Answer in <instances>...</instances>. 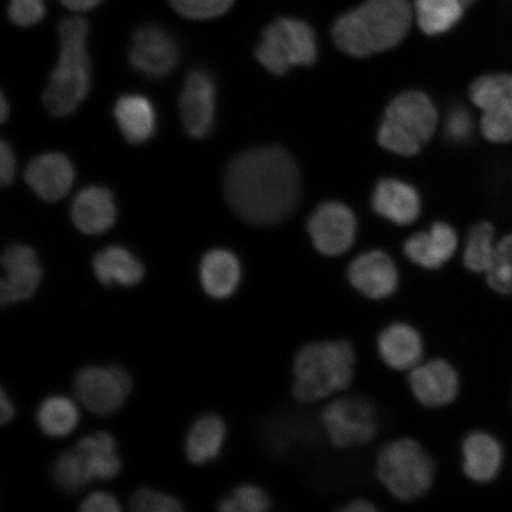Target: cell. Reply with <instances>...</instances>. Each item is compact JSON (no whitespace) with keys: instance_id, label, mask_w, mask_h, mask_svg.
<instances>
[{"instance_id":"41","label":"cell","mask_w":512,"mask_h":512,"mask_svg":"<svg viewBox=\"0 0 512 512\" xmlns=\"http://www.w3.org/2000/svg\"><path fill=\"white\" fill-rule=\"evenodd\" d=\"M15 414L14 402L6 393L5 388H2V394H0V420H2V425H8L15 418Z\"/></svg>"},{"instance_id":"16","label":"cell","mask_w":512,"mask_h":512,"mask_svg":"<svg viewBox=\"0 0 512 512\" xmlns=\"http://www.w3.org/2000/svg\"><path fill=\"white\" fill-rule=\"evenodd\" d=\"M5 271L0 281V303L3 306L24 302L35 296L42 280V267L34 248L11 245L2 258Z\"/></svg>"},{"instance_id":"19","label":"cell","mask_w":512,"mask_h":512,"mask_svg":"<svg viewBox=\"0 0 512 512\" xmlns=\"http://www.w3.org/2000/svg\"><path fill=\"white\" fill-rule=\"evenodd\" d=\"M457 247L458 236L454 229L445 222H437L428 232L409 236L403 245V252L412 264L435 271L452 259Z\"/></svg>"},{"instance_id":"40","label":"cell","mask_w":512,"mask_h":512,"mask_svg":"<svg viewBox=\"0 0 512 512\" xmlns=\"http://www.w3.org/2000/svg\"><path fill=\"white\" fill-rule=\"evenodd\" d=\"M59 2L73 14L83 15L98 8L104 0H59Z\"/></svg>"},{"instance_id":"10","label":"cell","mask_w":512,"mask_h":512,"mask_svg":"<svg viewBox=\"0 0 512 512\" xmlns=\"http://www.w3.org/2000/svg\"><path fill=\"white\" fill-rule=\"evenodd\" d=\"M132 381L123 368L86 367L75 376L76 398L89 412L111 415L124 406L130 395Z\"/></svg>"},{"instance_id":"39","label":"cell","mask_w":512,"mask_h":512,"mask_svg":"<svg viewBox=\"0 0 512 512\" xmlns=\"http://www.w3.org/2000/svg\"><path fill=\"white\" fill-rule=\"evenodd\" d=\"M16 175V157L10 144L2 142L0 145V181L4 187L14 181Z\"/></svg>"},{"instance_id":"21","label":"cell","mask_w":512,"mask_h":512,"mask_svg":"<svg viewBox=\"0 0 512 512\" xmlns=\"http://www.w3.org/2000/svg\"><path fill=\"white\" fill-rule=\"evenodd\" d=\"M72 220L83 234L100 235L110 230L117 221L118 210L113 194L104 187H88L75 196Z\"/></svg>"},{"instance_id":"27","label":"cell","mask_w":512,"mask_h":512,"mask_svg":"<svg viewBox=\"0 0 512 512\" xmlns=\"http://www.w3.org/2000/svg\"><path fill=\"white\" fill-rule=\"evenodd\" d=\"M74 450L78 452L92 480L113 479L119 475L123 466L117 441L107 432L86 435L78 441Z\"/></svg>"},{"instance_id":"23","label":"cell","mask_w":512,"mask_h":512,"mask_svg":"<svg viewBox=\"0 0 512 512\" xmlns=\"http://www.w3.org/2000/svg\"><path fill=\"white\" fill-rule=\"evenodd\" d=\"M371 204L377 214L399 226L415 222L421 210L418 191L412 185L392 178L377 183Z\"/></svg>"},{"instance_id":"18","label":"cell","mask_w":512,"mask_h":512,"mask_svg":"<svg viewBox=\"0 0 512 512\" xmlns=\"http://www.w3.org/2000/svg\"><path fill=\"white\" fill-rule=\"evenodd\" d=\"M25 182L46 202L62 200L75 181V169L70 159L60 152L43 153L32 159L25 169Z\"/></svg>"},{"instance_id":"5","label":"cell","mask_w":512,"mask_h":512,"mask_svg":"<svg viewBox=\"0 0 512 512\" xmlns=\"http://www.w3.org/2000/svg\"><path fill=\"white\" fill-rule=\"evenodd\" d=\"M435 462L426 448L412 438H400L384 446L376 458V476L383 488L401 502L426 496L435 479Z\"/></svg>"},{"instance_id":"13","label":"cell","mask_w":512,"mask_h":512,"mask_svg":"<svg viewBox=\"0 0 512 512\" xmlns=\"http://www.w3.org/2000/svg\"><path fill=\"white\" fill-rule=\"evenodd\" d=\"M307 230L317 251L336 258L354 246L357 222L354 213L338 202H325L319 206L307 222Z\"/></svg>"},{"instance_id":"22","label":"cell","mask_w":512,"mask_h":512,"mask_svg":"<svg viewBox=\"0 0 512 512\" xmlns=\"http://www.w3.org/2000/svg\"><path fill=\"white\" fill-rule=\"evenodd\" d=\"M241 262L232 251L211 249L203 255L200 264V281L204 293L216 300L234 296L241 284Z\"/></svg>"},{"instance_id":"6","label":"cell","mask_w":512,"mask_h":512,"mask_svg":"<svg viewBox=\"0 0 512 512\" xmlns=\"http://www.w3.org/2000/svg\"><path fill=\"white\" fill-rule=\"evenodd\" d=\"M438 112L430 96L409 91L396 96L387 107L379 130V144L403 157L418 153L433 137Z\"/></svg>"},{"instance_id":"30","label":"cell","mask_w":512,"mask_h":512,"mask_svg":"<svg viewBox=\"0 0 512 512\" xmlns=\"http://www.w3.org/2000/svg\"><path fill=\"white\" fill-rule=\"evenodd\" d=\"M495 228L489 222H480L471 229L464 252V266L473 273H486L494 259Z\"/></svg>"},{"instance_id":"17","label":"cell","mask_w":512,"mask_h":512,"mask_svg":"<svg viewBox=\"0 0 512 512\" xmlns=\"http://www.w3.org/2000/svg\"><path fill=\"white\" fill-rule=\"evenodd\" d=\"M380 360L394 371H411L422 362L425 341L421 332L407 322L390 323L376 339Z\"/></svg>"},{"instance_id":"28","label":"cell","mask_w":512,"mask_h":512,"mask_svg":"<svg viewBox=\"0 0 512 512\" xmlns=\"http://www.w3.org/2000/svg\"><path fill=\"white\" fill-rule=\"evenodd\" d=\"M80 409L66 395H51L41 402L36 421L40 430L50 438H64L72 434L80 422Z\"/></svg>"},{"instance_id":"38","label":"cell","mask_w":512,"mask_h":512,"mask_svg":"<svg viewBox=\"0 0 512 512\" xmlns=\"http://www.w3.org/2000/svg\"><path fill=\"white\" fill-rule=\"evenodd\" d=\"M85 512H119L121 510L117 497L110 492L96 491L83 499L80 507Z\"/></svg>"},{"instance_id":"8","label":"cell","mask_w":512,"mask_h":512,"mask_svg":"<svg viewBox=\"0 0 512 512\" xmlns=\"http://www.w3.org/2000/svg\"><path fill=\"white\" fill-rule=\"evenodd\" d=\"M323 430L330 443L350 448L370 443L380 428L376 408L361 396H344L325 407L320 415Z\"/></svg>"},{"instance_id":"7","label":"cell","mask_w":512,"mask_h":512,"mask_svg":"<svg viewBox=\"0 0 512 512\" xmlns=\"http://www.w3.org/2000/svg\"><path fill=\"white\" fill-rule=\"evenodd\" d=\"M255 56L262 67L278 76L293 67L312 66L318 57L316 32L302 19H275L262 32Z\"/></svg>"},{"instance_id":"34","label":"cell","mask_w":512,"mask_h":512,"mask_svg":"<svg viewBox=\"0 0 512 512\" xmlns=\"http://www.w3.org/2000/svg\"><path fill=\"white\" fill-rule=\"evenodd\" d=\"M179 16L189 21H211L226 15L236 0H168Z\"/></svg>"},{"instance_id":"12","label":"cell","mask_w":512,"mask_h":512,"mask_svg":"<svg viewBox=\"0 0 512 512\" xmlns=\"http://www.w3.org/2000/svg\"><path fill=\"white\" fill-rule=\"evenodd\" d=\"M216 102L217 86L214 76L206 69L191 70L179 96L184 131L191 138H206L213 132Z\"/></svg>"},{"instance_id":"31","label":"cell","mask_w":512,"mask_h":512,"mask_svg":"<svg viewBox=\"0 0 512 512\" xmlns=\"http://www.w3.org/2000/svg\"><path fill=\"white\" fill-rule=\"evenodd\" d=\"M54 482L68 492L79 491L92 482L78 452L73 448L60 454L53 465Z\"/></svg>"},{"instance_id":"29","label":"cell","mask_w":512,"mask_h":512,"mask_svg":"<svg viewBox=\"0 0 512 512\" xmlns=\"http://www.w3.org/2000/svg\"><path fill=\"white\" fill-rule=\"evenodd\" d=\"M414 18L426 35L445 34L464 14L462 0H415Z\"/></svg>"},{"instance_id":"26","label":"cell","mask_w":512,"mask_h":512,"mask_svg":"<svg viewBox=\"0 0 512 512\" xmlns=\"http://www.w3.org/2000/svg\"><path fill=\"white\" fill-rule=\"evenodd\" d=\"M227 440L226 422L217 414L200 416L185 439V456L191 464L202 466L221 456Z\"/></svg>"},{"instance_id":"33","label":"cell","mask_w":512,"mask_h":512,"mask_svg":"<svg viewBox=\"0 0 512 512\" xmlns=\"http://www.w3.org/2000/svg\"><path fill=\"white\" fill-rule=\"evenodd\" d=\"M485 274L492 290L504 296L512 294V233L497 243L494 259Z\"/></svg>"},{"instance_id":"15","label":"cell","mask_w":512,"mask_h":512,"mask_svg":"<svg viewBox=\"0 0 512 512\" xmlns=\"http://www.w3.org/2000/svg\"><path fill=\"white\" fill-rule=\"evenodd\" d=\"M347 278L358 294L373 302L392 298L400 287V272L392 256L377 249L352 260Z\"/></svg>"},{"instance_id":"43","label":"cell","mask_w":512,"mask_h":512,"mask_svg":"<svg viewBox=\"0 0 512 512\" xmlns=\"http://www.w3.org/2000/svg\"><path fill=\"white\" fill-rule=\"evenodd\" d=\"M10 113V105L8 100H6L5 95L2 94V101H0V118H2V121L6 120L8 118V115Z\"/></svg>"},{"instance_id":"24","label":"cell","mask_w":512,"mask_h":512,"mask_svg":"<svg viewBox=\"0 0 512 512\" xmlns=\"http://www.w3.org/2000/svg\"><path fill=\"white\" fill-rule=\"evenodd\" d=\"M114 118L128 143L142 145L155 136L157 112L151 100L140 94L121 96L114 106Z\"/></svg>"},{"instance_id":"4","label":"cell","mask_w":512,"mask_h":512,"mask_svg":"<svg viewBox=\"0 0 512 512\" xmlns=\"http://www.w3.org/2000/svg\"><path fill=\"white\" fill-rule=\"evenodd\" d=\"M356 354L347 339L307 343L293 360L294 399L316 403L344 392L355 377Z\"/></svg>"},{"instance_id":"35","label":"cell","mask_w":512,"mask_h":512,"mask_svg":"<svg viewBox=\"0 0 512 512\" xmlns=\"http://www.w3.org/2000/svg\"><path fill=\"white\" fill-rule=\"evenodd\" d=\"M130 507L138 512H177L183 505L177 498L153 489H139L131 497Z\"/></svg>"},{"instance_id":"9","label":"cell","mask_w":512,"mask_h":512,"mask_svg":"<svg viewBox=\"0 0 512 512\" xmlns=\"http://www.w3.org/2000/svg\"><path fill=\"white\" fill-rule=\"evenodd\" d=\"M470 99L483 115L480 130L492 143L512 140V74L480 76L470 86Z\"/></svg>"},{"instance_id":"11","label":"cell","mask_w":512,"mask_h":512,"mask_svg":"<svg viewBox=\"0 0 512 512\" xmlns=\"http://www.w3.org/2000/svg\"><path fill=\"white\" fill-rule=\"evenodd\" d=\"M181 57V49L170 31L157 24H145L132 36L131 66L150 79H163L174 72Z\"/></svg>"},{"instance_id":"44","label":"cell","mask_w":512,"mask_h":512,"mask_svg":"<svg viewBox=\"0 0 512 512\" xmlns=\"http://www.w3.org/2000/svg\"><path fill=\"white\" fill-rule=\"evenodd\" d=\"M462 2H463L464 5H469V4L473 3V2H475V0H462Z\"/></svg>"},{"instance_id":"1","label":"cell","mask_w":512,"mask_h":512,"mask_svg":"<svg viewBox=\"0 0 512 512\" xmlns=\"http://www.w3.org/2000/svg\"><path fill=\"white\" fill-rule=\"evenodd\" d=\"M224 194L242 220L253 226H273L298 206L302 194L298 166L281 147L248 150L229 163Z\"/></svg>"},{"instance_id":"42","label":"cell","mask_w":512,"mask_h":512,"mask_svg":"<svg viewBox=\"0 0 512 512\" xmlns=\"http://www.w3.org/2000/svg\"><path fill=\"white\" fill-rule=\"evenodd\" d=\"M341 510L344 512H373L377 510V507L369 499L355 498L345 504Z\"/></svg>"},{"instance_id":"20","label":"cell","mask_w":512,"mask_h":512,"mask_svg":"<svg viewBox=\"0 0 512 512\" xmlns=\"http://www.w3.org/2000/svg\"><path fill=\"white\" fill-rule=\"evenodd\" d=\"M464 475L478 484L491 483L501 473L504 451L501 441L484 431L465 435L460 445Z\"/></svg>"},{"instance_id":"2","label":"cell","mask_w":512,"mask_h":512,"mask_svg":"<svg viewBox=\"0 0 512 512\" xmlns=\"http://www.w3.org/2000/svg\"><path fill=\"white\" fill-rule=\"evenodd\" d=\"M413 21L409 0H364L336 19L332 40L345 54L367 57L398 47Z\"/></svg>"},{"instance_id":"37","label":"cell","mask_w":512,"mask_h":512,"mask_svg":"<svg viewBox=\"0 0 512 512\" xmlns=\"http://www.w3.org/2000/svg\"><path fill=\"white\" fill-rule=\"evenodd\" d=\"M473 120L463 106H453L447 114L445 123L446 137L452 143H466L472 136Z\"/></svg>"},{"instance_id":"3","label":"cell","mask_w":512,"mask_h":512,"mask_svg":"<svg viewBox=\"0 0 512 512\" xmlns=\"http://www.w3.org/2000/svg\"><path fill=\"white\" fill-rule=\"evenodd\" d=\"M91 27L85 17L74 15L63 18L59 32V61L50 80L43 102L55 117H67L87 98L92 80L88 36Z\"/></svg>"},{"instance_id":"25","label":"cell","mask_w":512,"mask_h":512,"mask_svg":"<svg viewBox=\"0 0 512 512\" xmlns=\"http://www.w3.org/2000/svg\"><path fill=\"white\" fill-rule=\"evenodd\" d=\"M93 271L96 279L104 286L114 284L133 287L142 283L145 266L127 248L108 246L96 253L93 258Z\"/></svg>"},{"instance_id":"14","label":"cell","mask_w":512,"mask_h":512,"mask_svg":"<svg viewBox=\"0 0 512 512\" xmlns=\"http://www.w3.org/2000/svg\"><path fill=\"white\" fill-rule=\"evenodd\" d=\"M408 387L422 407L444 408L457 400L460 377L451 362L445 358H432L409 371Z\"/></svg>"},{"instance_id":"32","label":"cell","mask_w":512,"mask_h":512,"mask_svg":"<svg viewBox=\"0 0 512 512\" xmlns=\"http://www.w3.org/2000/svg\"><path fill=\"white\" fill-rule=\"evenodd\" d=\"M272 501L267 492L254 484L236 486L222 499L219 510L222 512H264L271 508Z\"/></svg>"},{"instance_id":"36","label":"cell","mask_w":512,"mask_h":512,"mask_svg":"<svg viewBox=\"0 0 512 512\" xmlns=\"http://www.w3.org/2000/svg\"><path fill=\"white\" fill-rule=\"evenodd\" d=\"M8 16L17 27H34L47 16L46 0H9Z\"/></svg>"}]
</instances>
